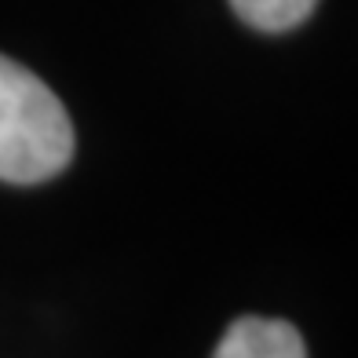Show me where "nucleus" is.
Segmentation results:
<instances>
[{
    "label": "nucleus",
    "mask_w": 358,
    "mask_h": 358,
    "mask_svg": "<svg viewBox=\"0 0 358 358\" xmlns=\"http://www.w3.org/2000/svg\"><path fill=\"white\" fill-rule=\"evenodd\" d=\"M73 157V124L59 95L15 59L0 55V179L34 187Z\"/></svg>",
    "instance_id": "1"
},
{
    "label": "nucleus",
    "mask_w": 358,
    "mask_h": 358,
    "mask_svg": "<svg viewBox=\"0 0 358 358\" xmlns=\"http://www.w3.org/2000/svg\"><path fill=\"white\" fill-rule=\"evenodd\" d=\"M213 358H307L296 325L282 318H238L223 333Z\"/></svg>",
    "instance_id": "2"
},
{
    "label": "nucleus",
    "mask_w": 358,
    "mask_h": 358,
    "mask_svg": "<svg viewBox=\"0 0 358 358\" xmlns=\"http://www.w3.org/2000/svg\"><path fill=\"white\" fill-rule=\"evenodd\" d=\"M234 11L264 34H285L315 11L318 0H231Z\"/></svg>",
    "instance_id": "3"
}]
</instances>
